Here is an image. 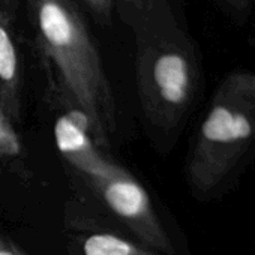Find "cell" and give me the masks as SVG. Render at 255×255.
<instances>
[{
    "mask_svg": "<svg viewBox=\"0 0 255 255\" xmlns=\"http://www.w3.org/2000/svg\"><path fill=\"white\" fill-rule=\"evenodd\" d=\"M17 0H0V108L17 125L21 120L23 72L15 41Z\"/></svg>",
    "mask_w": 255,
    "mask_h": 255,
    "instance_id": "obj_6",
    "label": "cell"
},
{
    "mask_svg": "<svg viewBox=\"0 0 255 255\" xmlns=\"http://www.w3.org/2000/svg\"><path fill=\"white\" fill-rule=\"evenodd\" d=\"M135 77L149 122L164 131L177 128L201 86L200 54L189 32L135 45Z\"/></svg>",
    "mask_w": 255,
    "mask_h": 255,
    "instance_id": "obj_3",
    "label": "cell"
},
{
    "mask_svg": "<svg viewBox=\"0 0 255 255\" xmlns=\"http://www.w3.org/2000/svg\"><path fill=\"white\" fill-rule=\"evenodd\" d=\"M27 176V155L15 123L0 108V173Z\"/></svg>",
    "mask_w": 255,
    "mask_h": 255,
    "instance_id": "obj_7",
    "label": "cell"
},
{
    "mask_svg": "<svg viewBox=\"0 0 255 255\" xmlns=\"http://www.w3.org/2000/svg\"><path fill=\"white\" fill-rule=\"evenodd\" d=\"M81 2L87 6L96 21L104 26L111 23V17L114 12L113 0H81Z\"/></svg>",
    "mask_w": 255,
    "mask_h": 255,
    "instance_id": "obj_10",
    "label": "cell"
},
{
    "mask_svg": "<svg viewBox=\"0 0 255 255\" xmlns=\"http://www.w3.org/2000/svg\"><path fill=\"white\" fill-rule=\"evenodd\" d=\"M0 255H26L14 240L0 231Z\"/></svg>",
    "mask_w": 255,
    "mask_h": 255,
    "instance_id": "obj_11",
    "label": "cell"
},
{
    "mask_svg": "<svg viewBox=\"0 0 255 255\" xmlns=\"http://www.w3.org/2000/svg\"><path fill=\"white\" fill-rule=\"evenodd\" d=\"M216 2L236 24H245L254 11V0H216Z\"/></svg>",
    "mask_w": 255,
    "mask_h": 255,
    "instance_id": "obj_9",
    "label": "cell"
},
{
    "mask_svg": "<svg viewBox=\"0 0 255 255\" xmlns=\"http://www.w3.org/2000/svg\"><path fill=\"white\" fill-rule=\"evenodd\" d=\"M255 144V72L237 69L218 84L188 164L194 189H216Z\"/></svg>",
    "mask_w": 255,
    "mask_h": 255,
    "instance_id": "obj_2",
    "label": "cell"
},
{
    "mask_svg": "<svg viewBox=\"0 0 255 255\" xmlns=\"http://www.w3.org/2000/svg\"><path fill=\"white\" fill-rule=\"evenodd\" d=\"M92 191L143 245L167 255L174 254L173 243L147 191L129 171L122 167L113 177L101 182Z\"/></svg>",
    "mask_w": 255,
    "mask_h": 255,
    "instance_id": "obj_4",
    "label": "cell"
},
{
    "mask_svg": "<svg viewBox=\"0 0 255 255\" xmlns=\"http://www.w3.org/2000/svg\"><path fill=\"white\" fill-rule=\"evenodd\" d=\"M83 255H158L143 245L120 237L114 233L93 231L77 237Z\"/></svg>",
    "mask_w": 255,
    "mask_h": 255,
    "instance_id": "obj_8",
    "label": "cell"
},
{
    "mask_svg": "<svg viewBox=\"0 0 255 255\" xmlns=\"http://www.w3.org/2000/svg\"><path fill=\"white\" fill-rule=\"evenodd\" d=\"M54 140L63 161L90 189L122 168L96 144L86 120L77 111L63 110L59 114L54 123Z\"/></svg>",
    "mask_w": 255,
    "mask_h": 255,
    "instance_id": "obj_5",
    "label": "cell"
},
{
    "mask_svg": "<svg viewBox=\"0 0 255 255\" xmlns=\"http://www.w3.org/2000/svg\"><path fill=\"white\" fill-rule=\"evenodd\" d=\"M50 92L83 116L101 149L116 132V101L101 54L74 0H27Z\"/></svg>",
    "mask_w": 255,
    "mask_h": 255,
    "instance_id": "obj_1",
    "label": "cell"
}]
</instances>
